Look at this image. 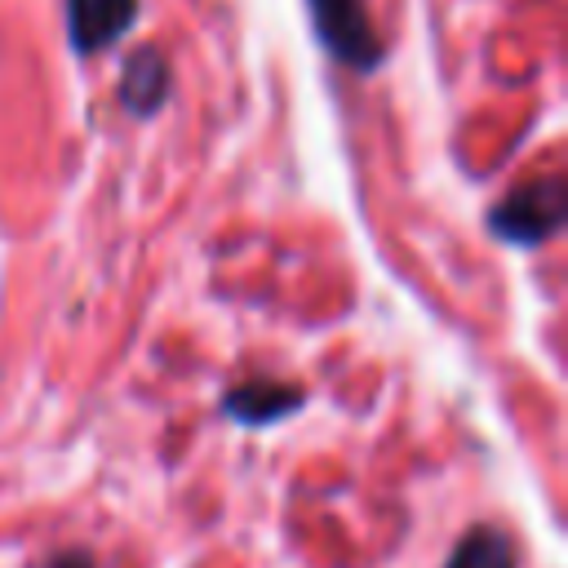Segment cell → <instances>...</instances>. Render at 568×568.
<instances>
[{"label": "cell", "mask_w": 568, "mask_h": 568, "mask_svg": "<svg viewBox=\"0 0 568 568\" xmlns=\"http://www.w3.org/2000/svg\"><path fill=\"white\" fill-rule=\"evenodd\" d=\"M559 226H564V182L559 178L524 182L493 209V231L510 244H541Z\"/></svg>", "instance_id": "cell-1"}, {"label": "cell", "mask_w": 568, "mask_h": 568, "mask_svg": "<svg viewBox=\"0 0 568 568\" xmlns=\"http://www.w3.org/2000/svg\"><path fill=\"white\" fill-rule=\"evenodd\" d=\"M315 9V27L324 36V44L351 62V67H373L377 58V36L364 18V4L359 0H311Z\"/></svg>", "instance_id": "cell-2"}, {"label": "cell", "mask_w": 568, "mask_h": 568, "mask_svg": "<svg viewBox=\"0 0 568 568\" xmlns=\"http://www.w3.org/2000/svg\"><path fill=\"white\" fill-rule=\"evenodd\" d=\"M133 9H138V0H67L75 49L93 53V49L120 40L133 22Z\"/></svg>", "instance_id": "cell-3"}, {"label": "cell", "mask_w": 568, "mask_h": 568, "mask_svg": "<svg viewBox=\"0 0 568 568\" xmlns=\"http://www.w3.org/2000/svg\"><path fill=\"white\" fill-rule=\"evenodd\" d=\"M302 404L297 386H284V382H244L226 395V413L248 422V426H266L284 413H293Z\"/></svg>", "instance_id": "cell-4"}, {"label": "cell", "mask_w": 568, "mask_h": 568, "mask_svg": "<svg viewBox=\"0 0 568 568\" xmlns=\"http://www.w3.org/2000/svg\"><path fill=\"white\" fill-rule=\"evenodd\" d=\"M448 568H515V546L501 528H475L457 541Z\"/></svg>", "instance_id": "cell-5"}, {"label": "cell", "mask_w": 568, "mask_h": 568, "mask_svg": "<svg viewBox=\"0 0 568 568\" xmlns=\"http://www.w3.org/2000/svg\"><path fill=\"white\" fill-rule=\"evenodd\" d=\"M164 84H169V75H164V62L155 53L133 58L129 71H124V102H129V111H155V102L164 98Z\"/></svg>", "instance_id": "cell-6"}, {"label": "cell", "mask_w": 568, "mask_h": 568, "mask_svg": "<svg viewBox=\"0 0 568 568\" xmlns=\"http://www.w3.org/2000/svg\"><path fill=\"white\" fill-rule=\"evenodd\" d=\"M44 568H93V559L84 550H67V555H53Z\"/></svg>", "instance_id": "cell-7"}]
</instances>
